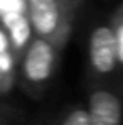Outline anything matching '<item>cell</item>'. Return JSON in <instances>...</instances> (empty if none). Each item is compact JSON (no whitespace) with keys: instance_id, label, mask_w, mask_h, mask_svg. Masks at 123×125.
<instances>
[{"instance_id":"6da1fadb","label":"cell","mask_w":123,"mask_h":125,"mask_svg":"<svg viewBox=\"0 0 123 125\" xmlns=\"http://www.w3.org/2000/svg\"><path fill=\"white\" fill-rule=\"evenodd\" d=\"M89 62L93 69L101 74H111L118 61V44H116V36L113 27L110 25H98L91 37H89Z\"/></svg>"},{"instance_id":"7a4b0ae2","label":"cell","mask_w":123,"mask_h":125,"mask_svg":"<svg viewBox=\"0 0 123 125\" xmlns=\"http://www.w3.org/2000/svg\"><path fill=\"white\" fill-rule=\"evenodd\" d=\"M91 125H122L123 102L111 90H95L88 100Z\"/></svg>"},{"instance_id":"3957f363","label":"cell","mask_w":123,"mask_h":125,"mask_svg":"<svg viewBox=\"0 0 123 125\" xmlns=\"http://www.w3.org/2000/svg\"><path fill=\"white\" fill-rule=\"evenodd\" d=\"M54 62V49L44 39H37L30 44L25 61H24V73L25 78L32 83L46 81L52 73Z\"/></svg>"},{"instance_id":"277c9868","label":"cell","mask_w":123,"mask_h":125,"mask_svg":"<svg viewBox=\"0 0 123 125\" xmlns=\"http://www.w3.org/2000/svg\"><path fill=\"white\" fill-rule=\"evenodd\" d=\"M29 10L32 29L37 34L47 36L56 31L59 22V9L56 0H29Z\"/></svg>"},{"instance_id":"5b68a950","label":"cell","mask_w":123,"mask_h":125,"mask_svg":"<svg viewBox=\"0 0 123 125\" xmlns=\"http://www.w3.org/2000/svg\"><path fill=\"white\" fill-rule=\"evenodd\" d=\"M2 22L10 31L12 42L17 47H22L27 42V39L30 37V25L32 24L24 17V14H9V15H3Z\"/></svg>"},{"instance_id":"8992f818","label":"cell","mask_w":123,"mask_h":125,"mask_svg":"<svg viewBox=\"0 0 123 125\" xmlns=\"http://www.w3.org/2000/svg\"><path fill=\"white\" fill-rule=\"evenodd\" d=\"M62 125H91L89 112L84 110V108L73 110V112L66 117V120L62 122Z\"/></svg>"},{"instance_id":"52a82bcc","label":"cell","mask_w":123,"mask_h":125,"mask_svg":"<svg viewBox=\"0 0 123 125\" xmlns=\"http://www.w3.org/2000/svg\"><path fill=\"white\" fill-rule=\"evenodd\" d=\"M25 2L24 0H0V17L9 14H24Z\"/></svg>"},{"instance_id":"ba28073f","label":"cell","mask_w":123,"mask_h":125,"mask_svg":"<svg viewBox=\"0 0 123 125\" xmlns=\"http://www.w3.org/2000/svg\"><path fill=\"white\" fill-rule=\"evenodd\" d=\"M115 31V36H116V44H118V61L120 66H123V12L120 14L118 21L113 27Z\"/></svg>"},{"instance_id":"9c48e42d","label":"cell","mask_w":123,"mask_h":125,"mask_svg":"<svg viewBox=\"0 0 123 125\" xmlns=\"http://www.w3.org/2000/svg\"><path fill=\"white\" fill-rule=\"evenodd\" d=\"M10 64H12V61H10V58L3 52V54H0V69L2 71H7L9 68H10Z\"/></svg>"},{"instance_id":"30bf717a","label":"cell","mask_w":123,"mask_h":125,"mask_svg":"<svg viewBox=\"0 0 123 125\" xmlns=\"http://www.w3.org/2000/svg\"><path fill=\"white\" fill-rule=\"evenodd\" d=\"M5 47H7V37H5V36L0 32V54H3Z\"/></svg>"}]
</instances>
